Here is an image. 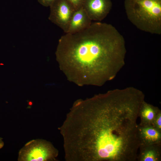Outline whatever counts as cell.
Masks as SVG:
<instances>
[{"instance_id":"cell-1","label":"cell","mask_w":161,"mask_h":161,"mask_svg":"<svg viewBox=\"0 0 161 161\" xmlns=\"http://www.w3.org/2000/svg\"><path fill=\"white\" fill-rule=\"evenodd\" d=\"M144 95L134 88L76 100L58 128L68 161H136Z\"/></svg>"},{"instance_id":"cell-2","label":"cell","mask_w":161,"mask_h":161,"mask_svg":"<svg viewBox=\"0 0 161 161\" xmlns=\"http://www.w3.org/2000/svg\"><path fill=\"white\" fill-rule=\"evenodd\" d=\"M124 37L111 24L92 23L58 41L56 58L67 79L78 86H100L113 78L124 64Z\"/></svg>"},{"instance_id":"cell-3","label":"cell","mask_w":161,"mask_h":161,"mask_svg":"<svg viewBox=\"0 0 161 161\" xmlns=\"http://www.w3.org/2000/svg\"><path fill=\"white\" fill-rule=\"evenodd\" d=\"M124 7L128 19L137 29L161 34V0H125Z\"/></svg>"},{"instance_id":"cell-4","label":"cell","mask_w":161,"mask_h":161,"mask_svg":"<svg viewBox=\"0 0 161 161\" xmlns=\"http://www.w3.org/2000/svg\"><path fill=\"white\" fill-rule=\"evenodd\" d=\"M58 155V150L50 142L43 139L32 140L20 150L18 161H54Z\"/></svg>"},{"instance_id":"cell-5","label":"cell","mask_w":161,"mask_h":161,"mask_svg":"<svg viewBox=\"0 0 161 161\" xmlns=\"http://www.w3.org/2000/svg\"><path fill=\"white\" fill-rule=\"evenodd\" d=\"M50 7L49 19L65 33H67L75 10L66 0H56Z\"/></svg>"},{"instance_id":"cell-6","label":"cell","mask_w":161,"mask_h":161,"mask_svg":"<svg viewBox=\"0 0 161 161\" xmlns=\"http://www.w3.org/2000/svg\"><path fill=\"white\" fill-rule=\"evenodd\" d=\"M111 0H85L83 7L92 21H100L109 13Z\"/></svg>"},{"instance_id":"cell-7","label":"cell","mask_w":161,"mask_h":161,"mask_svg":"<svg viewBox=\"0 0 161 161\" xmlns=\"http://www.w3.org/2000/svg\"><path fill=\"white\" fill-rule=\"evenodd\" d=\"M138 129L140 146L161 144V131L153 125L139 124Z\"/></svg>"},{"instance_id":"cell-8","label":"cell","mask_w":161,"mask_h":161,"mask_svg":"<svg viewBox=\"0 0 161 161\" xmlns=\"http://www.w3.org/2000/svg\"><path fill=\"white\" fill-rule=\"evenodd\" d=\"M91 21L82 7L74 12L66 33H73L81 31L90 26L92 23Z\"/></svg>"},{"instance_id":"cell-9","label":"cell","mask_w":161,"mask_h":161,"mask_svg":"<svg viewBox=\"0 0 161 161\" xmlns=\"http://www.w3.org/2000/svg\"><path fill=\"white\" fill-rule=\"evenodd\" d=\"M137 160L138 161H160L161 144L140 146Z\"/></svg>"},{"instance_id":"cell-10","label":"cell","mask_w":161,"mask_h":161,"mask_svg":"<svg viewBox=\"0 0 161 161\" xmlns=\"http://www.w3.org/2000/svg\"><path fill=\"white\" fill-rule=\"evenodd\" d=\"M160 111L158 107L144 101L141 106L139 113L141 120L140 124L143 125H152L154 119Z\"/></svg>"},{"instance_id":"cell-11","label":"cell","mask_w":161,"mask_h":161,"mask_svg":"<svg viewBox=\"0 0 161 161\" xmlns=\"http://www.w3.org/2000/svg\"><path fill=\"white\" fill-rule=\"evenodd\" d=\"M76 10L82 7L85 0H66Z\"/></svg>"},{"instance_id":"cell-12","label":"cell","mask_w":161,"mask_h":161,"mask_svg":"<svg viewBox=\"0 0 161 161\" xmlns=\"http://www.w3.org/2000/svg\"><path fill=\"white\" fill-rule=\"evenodd\" d=\"M157 129L161 131V111L154 119L152 125Z\"/></svg>"},{"instance_id":"cell-13","label":"cell","mask_w":161,"mask_h":161,"mask_svg":"<svg viewBox=\"0 0 161 161\" xmlns=\"http://www.w3.org/2000/svg\"><path fill=\"white\" fill-rule=\"evenodd\" d=\"M56 0H39L40 3L45 6H50Z\"/></svg>"},{"instance_id":"cell-14","label":"cell","mask_w":161,"mask_h":161,"mask_svg":"<svg viewBox=\"0 0 161 161\" xmlns=\"http://www.w3.org/2000/svg\"><path fill=\"white\" fill-rule=\"evenodd\" d=\"M4 145V143L3 140V138L0 137V149L3 147Z\"/></svg>"}]
</instances>
